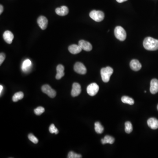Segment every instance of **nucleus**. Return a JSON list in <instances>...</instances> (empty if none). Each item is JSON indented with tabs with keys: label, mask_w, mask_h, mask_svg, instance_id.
I'll return each instance as SVG.
<instances>
[{
	"label": "nucleus",
	"mask_w": 158,
	"mask_h": 158,
	"mask_svg": "<svg viewBox=\"0 0 158 158\" xmlns=\"http://www.w3.org/2000/svg\"><path fill=\"white\" fill-rule=\"evenodd\" d=\"M118 3H123L125 1H127V0H116Z\"/></svg>",
	"instance_id": "30"
},
{
	"label": "nucleus",
	"mask_w": 158,
	"mask_h": 158,
	"mask_svg": "<svg viewBox=\"0 0 158 158\" xmlns=\"http://www.w3.org/2000/svg\"><path fill=\"white\" fill-rule=\"evenodd\" d=\"M113 72V68L108 67L103 68L101 70V75L102 80L104 83H107L110 80V77Z\"/></svg>",
	"instance_id": "2"
},
{
	"label": "nucleus",
	"mask_w": 158,
	"mask_h": 158,
	"mask_svg": "<svg viewBox=\"0 0 158 158\" xmlns=\"http://www.w3.org/2000/svg\"><path fill=\"white\" fill-rule=\"evenodd\" d=\"M81 88L80 84L77 83H74L73 84L72 90L71 91V95L72 96L76 97L81 93Z\"/></svg>",
	"instance_id": "10"
},
{
	"label": "nucleus",
	"mask_w": 158,
	"mask_h": 158,
	"mask_svg": "<svg viewBox=\"0 0 158 158\" xmlns=\"http://www.w3.org/2000/svg\"><path fill=\"white\" fill-rule=\"evenodd\" d=\"M69 9L67 6H63L60 8H57L56 9V12L60 16H65L69 13Z\"/></svg>",
	"instance_id": "14"
},
{
	"label": "nucleus",
	"mask_w": 158,
	"mask_h": 158,
	"mask_svg": "<svg viewBox=\"0 0 158 158\" xmlns=\"http://www.w3.org/2000/svg\"><path fill=\"white\" fill-rule=\"evenodd\" d=\"M144 47L148 51L158 50V40L151 37H147L143 42Z\"/></svg>",
	"instance_id": "1"
},
{
	"label": "nucleus",
	"mask_w": 158,
	"mask_h": 158,
	"mask_svg": "<svg viewBox=\"0 0 158 158\" xmlns=\"http://www.w3.org/2000/svg\"><path fill=\"white\" fill-rule=\"evenodd\" d=\"M121 101L124 103L128 104L130 105H133L135 103V101L133 98H131L129 97L124 96L121 98Z\"/></svg>",
	"instance_id": "20"
},
{
	"label": "nucleus",
	"mask_w": 158,
	"mask_h": 158,
	"mask_svg": "<svg viewBox=\"0 0 158 158\" xmlns=\"http://www.w3.org/2000/svg\"><path fill=\"white\" fill-rule=\"evenodd\" d=\"M133 131V126L130 121H127L125 124V131L127 134H130Z\"/></svg>",
	"instance_id": "23"
},
{
	"label": "nucleus",
	"mask_w": 158,
	"mask_h": 158,
	"mask_svg": "<svg viewBox=\"0 0 158 158\" xmlns=\"http://www.w3.org/2000/svg\"><path fill=\"white\" fill-rule=\"evenodd\" d=\"M130 67L132 70L135 71H138L142 68V65L139 61L137 59H133L130 63Z\"/></svg>",
	"instance_id": "13"
},
{
	"label": "nucleus",
	"mask_w": 158,
	"mask_h": 158,
	"mask_svg": "<svg viewBox=\"0 0 158 158\" xmlns=\"http://www.w3.org/2000/svg\"><path fill=\"white\" fill-rule=\"evenodd\" d=\"M57 74L56 78L57 80H60L64 76V67L62 65H58L57 67Z\"/></svg>",
	"instance_id": "16"
},
{
	"label": "nucleus",
	"mask_w": 158,
	"mask_h": 158,
	"mask_svg": "<svg viewBox=\"0 0 158 158\" xmlns=\"http://www.w3.org/2000/svg\"><path fill=\"white\" fill-rule=\"evenodd\" d=\"M5 59V55L4 53H1L0 54V65L2 64Z\"/></svg>",
	"instance_id": "28"
},
{
	"label": "nucleus",
	"mask_w": 158,
	"mask_h": 158,
	"mask_svg": "<svg viewBox=\"0 0 158 158\" xmlns=\"http://www.w3.org/2000/svg\"><path fill=\"white\" fill-rule=\"evenodd\" d=\"M68 50L71 53L75 55L80 52L82 49L79 45H72L69 47Z\"/></svg>",
	"instance_id": "18"
},
{
	"label": "nucleus",
	"mask_w": 158,
	"mask_h": 158,
	"mask_svg": "<svg viewBox=\"0 0 158 158\" xmlns=\"http://www.w3.org/2000/svg\"><path fill=\"white\" fill-rule=\"evenodd\" d=\"M157 109H158V105H157Z\"/></svg>",
	"instance_id": "32"
},
{
	"label": "nucleus",
	"mask_w": 158,
	"mask_h": 158,
	"mask_svg": "<svg viewBox=\"0 0 158 158\" xmlns=\"http://www.w3.org/2000/svg\"><path fill=\"white\" fill-rule=\"evenodd\" d=\"M68 158H82V155H81L78 154L74 152H69L68 155Z\"/></svg>",
	"instance_id": "26"
},
{
	"label": "nucleus",
	"mask_w": 158,
	"mask_h": 158,
	"mask_svg": "<svg viewBox=\"0 0 158 158\" xmlns=\"http://www.w3.org/2000/svg\"><path fill=\"white\" fill-rule=\"evenodd\" d=\"M90 17L96 22H100L103 20L104 17V13L102 11L93 10L89 14Z\"/></svg>",
	"instance_id": "4"
},
{
	"label": "nucleus",
	"mask_w": 158,
	"mask_h": 158,
	"mask_svg": "<svg viewBox=\"0 0 158 158\" xmlns=\"http://www.w3.org/2000/svg\"><path fill=\"white\" fill-rule=\"evenodd\" d=\"M114 34L116 38L120 41H124L126 39V32L121 26H116L115 29Z\"/></svg>",
	"instance_id": "3"
},
{
	"label": "nucleus",
	"mask_w": 158,
	"mask_h": 158,
	"mask_svg": "<svg viewBox=\"0 0 158 158\" xmlns=\"http://www.w3.org/2000/svg\"><path fill=\"white\" fill-rule=\"evenodd\" d=\"M49 131L51 134H55L57 135L58 133V130L54 124H52L50 125L49 128Z\"/></svg>",
	"instance_id": "25"
},
{
	"label": "nucleus",
	"mask_w": 158,
	"mask_h": 158,
	"mask_svg": "<svg viewBox=\"0 0 158 158\" xmlns=\"http://www.w3.org/2000/svg\"><path fill=\"white\" fill-rule=\"evenodd\" d=\"M43 92L47 95L49 97L54 98L56 96V92L54 89H53L50 86L47 84L44 85L41 88Z\"/></svg>",
	"instance_id": "6"
},
{
	"label": "nucleus",
	"mask_w": 158,
	"mask_h": 158,
	"mask_svg": "<svg viewBox=\"0 0 158 158\" xmlns=\"http://www.w3.org/2000/svg\"><path fill=\"white\" fill-rule=\"evenodd\" d=\"M3 38L5 41L8 44H11L12 42L14 39V35L11 31L7 30L4 32L3 35Z\"/></svg>",
	"instance_id": "11"
},
{
	"label": "nucleus",
	"mask_w": 158,
	"mask_h": 158,
	"mask_svg": "<svg viewBox=\"0 0 158 158\" xmlns=\"http://www.w3.org/2000/svg\"><path fill=\"white\" fill-rule=\"evenodd\" d=\"M147 124L151 129L155 130L158 128V120L156 118H149L148 120Z\"/></svg>",
	"instance_id": "15"
},
{
	"label": "nucleus",
	"mask_w": 158,
	"mask_h": 158,
	"mask_svg": "<svg viewBox=\"0 0 158 158\" xmlns=\"http://www.w3.org/2000/svg\"><path fill=\"white\" fill-rule=\"evenodd\" d=\"M24 97V94L21 91L15 93L12 97V100L14 102H17L19 100L23 99Z\"/></svg>",
	"instance_id": "21"
},
{
	"label": "nucleus",
	"mask_w": 158,
	"mask_h": 158,
	"mask_svg": "<svg viewBox=\"0 0 158 158\" xmlns=\"http://www.w3.org/2000/svg\"><path fill=\"white\" fill-rule=\"evenodd\" d=\"M28 138L34 144H37L38 142V140L34 135L30 134L28 135Z\"/></svg>",
	"instance_id": "27"
},
{
	"label": "nucleus",
	"mask_w": 158,
	"mask_h": 158,
	"mask_svg": "<svg viewBox=\"0 0 158 158\" xmlns=\"http://www.w3.org/2000/svg\"><path fill=\"white\" fill-rule=\"evenodd\" d=\"M78 45L80 46L82 50H84L87 52H90L92 49V46L91 43L83 40L79 41Z\"/></svg>",
	"instance_id": "9"
},
{
	"label": "nucleus",
	"mask_w": 158,
	"mask_h": 158,
	"mask_svg": "<svg viewBox=\"0 0 158 158\" xmlns=\"http://www.w3.org/2000/svg\"><path fill=\"white\" fill-rule=\"evenodd\" d=\"M37 23L39 27L42 30H45L47 27L48 20L44 16H41L37 19Z\"/></svg>",
	"instance_id": "8"
},
{
	"label": "nucleus",
	"mask_w": 158,
	"mask_h": 158,
	"mask_svg": "<svg viewBox=\"0 0 158 158\" xmlns=\"http://www.w3.org/2000/svg\"><path fill=\"white\" fill-rule=\"evenodd\" d=\"M102 143V144H113L115 142V139L114 137L110 136L109 135L105 136L103 139H102L101 140Z\"/></svg>",
	"instance_id": "19"
},
{
	"label": "nucleus",
	"mask_w": 158,
	"mask_h": 158,
	"mask_svg": "<svg viewBox=\"0 0 158 158\" xmlns=\"http://www.w3.org/2000/svg\"><path fill=\"white\" fill-rule=\"evenodd\" d=\"M2 90H3V86L1 85V86H0V93H1V95Z\"/></svg>",
	"instance_id": "31"
},
{
	"label": "nucleus",
	"mask_w": 158,
	"mask_h": 158,
	"mask_svg": "<svg viewBox=\"0 0 158 158\" xmlns=\"http://www.w3.org/2000/svg\"><path fill=\"white\" fill-rule=\"evenodd\" d=\"M3 10H4V8H3V6L2 5H0V14H2Z\"/></svg>",
	"instance_id": "29"
},
{
	"label": "nucleus",
	"mask_w": 158,
	"mask_h": 158,
	"mask_svg": "<svg viewBox=\"0 0 158 158\" xmlns=\"http://www.w3.org/2000/svg\"><path fill=\"white\" fill-rule=\"evenodd\" d=\"M95 129L96 132L98 134H101L103 133L104 131V127L99 122H97L95 124Z\"/></svg>",
	"instance_id": "22"
},
{
	"label": "nucleus",
	"mask_w": 158,
	"mask_h": 158,
	"mask_svg": "<svg viewBox=\"0 0 158 158\" xmlns=\"http://www.w3.org/2000/svg\"><path fill=\"white\" fill-rule=\"evenodd\" d=\"M32 66V63L30 59H25L23 62L22 64V69L24 72H28L30 70Z\"/></svg>",
	"instance_id": "17"
},
{
	"label": "nucleus",
	"mask_w": 158,
	"mask_h": 158,
	"mask_svg": "<svg viewBox=\"0 0 158 158\" xmlns=\"http://www.w3.org/2000/svg\"><path fill=\"white\" fill-rule=\"evenodd\" d=\"M99 89V87L98 85L96 83H93L90 84L87 86V91L89 95L94 96L97 94Z\"/></svg>",
	"instance_id": "5"
},
{
	"label": "nucleus",
	"mask_w": 158,
	"mask_h": 158,
	"mask_svg": "<svg viewBox=\"0 0 158 158\" xmlns=\"http://www.w3.org/2000/svg\"><path fill=\"white\" fill-rule=\"evenodd\" d=\"M150 91L152 94H155L158 92V80L153 79L150 83Z\"/></svg>",
	"instance_id": "12"
},
{
	"label": "nucleus",
	"mask_w": 158,
	"mask_h": 158,
	"mask_svg": "<svg viewBox=\"0 0 158 158\" xmlns=\"http://www.w3.org/2000/svg\"><path fill=\"white\" fill-rule=\"evenodd\" d=\"M74 69L76 73L80 74H85L87 73V69L85 65L80 62L76 63L74 66Z\"/></svg>",
	"instance_id": "7"
},
{
	"label": "nucleus",
	"mask_w": 158,
	"mask_h": 158,
	"mask_svg": "<svg viewBox=\"0 0 158 158\" xmlns=\"http://www.w3.org/2000/svg\"><path fill=\"white\" fill-rule=\"evenodd\" d=\"M45 111V109L43 107L39 106L36 108L34 110L35 114L36 115H41L44 113Z\"/></svg>",
	"instance_id": "24"
}]
</instances>
